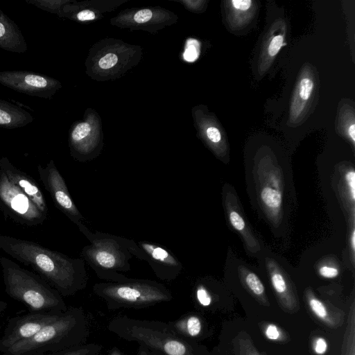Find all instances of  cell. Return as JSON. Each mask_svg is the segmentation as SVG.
<instances>
[{
	"label": "cell",
	"instance_id": "cell-1",
	"mask_svg": "<svg viewBox=\"0 0 355 355\" xmlns=\"http://www.w3.org/2000/svg\"><path fill=\"white\" fill-rule=\"evenodd\" d=\"M0 250L37 271L62 297L75 295L87 284L85 261L35 242L0 234Z\"/></svg>",
	"mask_w": 355,
	"mask_h": 355
},
{
	"label": "cell",
	"instance_id": "cell-2",
	"mask_svg": "<svg viewBox=\"0 0 355 355\" xmlns=\"http://www.w3.org/2000/svg\"><path fill=\"white\" fill-rule=\"evenodd\" d=\"M78 227L90 243L83 248L80 257L101 279L110 282L127 280L128 277L121 272L130 270L132 256L146 260L144 252L133 240L98 231L92 232L83 223Z\"/></svg>",
	"mask_w": 355,
	"mask_h": 355
},
{
	"label": "cell",
	"instance_id": "cell-3",
	"mask_svg": "<svg viewBox=\"0 0 355 355\" xmlns=\"http://www.w3.org/2000/svg\"><path fill=\"white\" fill-rule=\"evenodd\" d=\"M89 335L87 316L81 308L69 306L53 322L28 340L12 346V355H45L85 344Z\"/></svg>",
	"mask_w": 355,
	"mask_h": 355
},
{
	"label": "cell",
	"instance_id": "cell-4",
	"mask_svg": "<svg viewBox=\"0 0 355 355\" xmlns=\"http://www.w3.org/2000/svg\"><path fill=\"white\" fill-rule=\"evenodd\" d=\"M0 264L6 293L30 313H60L67 309L62 296L42 277L5 257H0Z\"/></svg>",
	"mask_w": 355,
	"mask_h": 355
},
{
	"label": "cell",
	"instance_id": "cell-5",
	"mask_svg": "<svg viewBox=\"0 0 355 355\" xmlns=\"http://www.w3.org/2000/svg\"><path fill=\"white\" fill-rule=\"evenodd\" d=\"M107 329L123 340L136 342L162 355H197L195 344L177 334L168 322L118 315L110 321Z\"/></svg>",
	"mask_w": 355,
	"mask_h": 355
},
{
	"label": "cell",
	"instance_id": "cell-6",
	"mask_svg": "<svg viewBox=\"0 0 355 355\" xmlns=\"http://www.w3.org/2000/svg\"><path fill=\"white\" fill-rule=\"evenodd\" d=\"M92 290L110 310L144 309L173 299L171 292L164 284L150 279L128 278L121 282H99Z\"/></svg>",
	"mask_w": 355,
	"mask_h": 355
},
{
	"label": "cell",
	"instance_id": "cell-7",
	"mask_svg": "<svg viewBox=\"0 0 355 355\" xmlns=\"http://www.w3.org/2000/svg\"><path fill=\"white\" fill-rule=\"evenodd\" d=\"M0 207L5 214L21 225L28 226L43 223L46 215L18 187L12 184L0 170Z\"/></svg>",
	"mask_w": 355,
	"mask_h": 355
},
{
	"label": "cell",
	"instance_id": "cell-8",
	"mask_svg": "<svg viewBox=\"0 0 355 355\" xmlns=\"http://www.w3.org/2000/svg\"><path fill=\"white\" fill-rule=\"evenodd\" d=\"M0 84L26 95L50 98L60 87L57 80L28 71H0Z\"/></svg>",
	"mask_w": 355,
	"mask_h": 355
},
{
	"label": "cell",
	"instance_id": "cell-9",
	"mask_svg": "<svg viewBox=\"0 0 355 355\" xmlns=\"http://www.w3.org/2000/svg\"><path fill=\"white\" fill-rule=\"evenodd\" d=\"M60 313L29 312L10 318L0 338V352L7 353L15 345L30 339L46 325L55 320Z\"/></svg>",
	"mask_w": 355,
	"mask_h": 355
},
{
	"label": "cell",
	"instance_id": "cell-10",
	"mask_svg": "<svg viewBox=\"0 0 355 355\" xmlns=\"http://www.w3.org/2000/svg\"><path fill=\"white\" fill-rule=\"evenodd\" d=\"M37 168L40 180L57 208L78 227L83 223L84 217L72 200L66 182L53 160H50L45 167L38 165Z\"/></svg>",
	"mask_w": 355,
	"mask_h": 355
},
{
	"label": "cell",
	"instance_id": "cell-11",
	"mask_svg": "<svg viewBox=\"0 0 355 355\" xmlns=\"http://www.w3.org/2000/svg\"><path fill=\"white\" fill-rule=\"evenodd\" d=\"M146 255V260L159 279L173 281L181 273L183 266L166 248L148 241L137 242Z\"/></svg>",
	"mask_w": 355,
	"mask_h": 355
},
{
	"label": "cell",
	"instance_id": "cell-12",
	"mask_svg": "<svg viewBox=\"0 0 355 355\" xmlns=\"http://www.w3.org/2000/svg\"><path fill=\"white\" fill-rule=\"evenodd\" d=\"M0 170L12 184L22 191L43 214L47 215L48 207L44 196L33 178L15 167L6 157L0 159Z\"/></svg>",
	"mask_w": 355,
	"mask_h": 355
},
{
	"label": "cell",
	"instance_id": "cell-13",
	"mask_svg": "<svg viewBox=\"0 0 355 355\" xmlns=\"http://www.w3.org/2000/svg\"><path fill=\"white\" fill-rule=\"evenodd\" d=\"M225 204L230 224L243 237L245 245L251 252H259L260 250L259 243L251 232L236 202V199L232 194L227 193Z\"/></svg>",
	"mask_w": 355,
	"mask_h": 355
},
{
	"label": "cell",
	"instance_id": "cell-14",
	"mask_svg": "<svg viewBox=\"0 0 355 355\" xmlns=\"http://www.w3.org/2000/svg\"><path fill=\"white\" fill-rule=\"evenodd\" d=\"M0 48L22 53L28 50L25 38L17 24L0 10Z\"/></svg>",
	"mask_w": 355,
	"mask_h": 355
},
{
	"label": "cell",
	"instance_id": "cell-15",
	"mask_svg": "<svg viewBox=\"0 0 355 355\" xmlns=\"http://www.w3.org/2000/svg\"><path fill=\"white\" fill-rule=\"evenodd\" d=\"M33 119L32 114L24 108L0 98L1 128H22L33 122Z\"/></svg>",
	"mask_w": 355,
	"mask_h": 355
},
{
	"label": "cell",
	"instance_id": "cell-16",
	"mask_svg": "<svg viewBox=\"0 0 355 355\" xmlns=\"http://www.w3.org/2000/svg\"><path fill=\"white\" fill-rule=\"evenodd\" d=\"M168 324L177 334L189 340L198 336L202 331V322L196 315H182Z\"/></svg>",
	"mask_w": 355,
	"mask_h": 355
},
{
	"label": "cell",
	"instance_id": "cell-17",
	"mask_svg": "<svg viewBox=\"0 0 355 355\" xmlns=\"http://www.w3.org/2000/svg\"><path fill=\"white\" fill-rule=\"evenodd\" d=\"M103 348L97 343H85L45 355H100Z\"/></svg>",
	"mask_w": 355,
	"mask_h": 355
},
{
	"label": "cell",
	"instance_id": "cell-18",
	"mask_svg": "<svg viewBox=\"0 0 355 355\" xmlns=\"http://www.w3.org/2000/svg\"><path fill=\"white\" fill-rule=\"evenodd\" d=\"M242 271L245 283L248 288L257 295H263L265 292V288L259 277L247 268H243Z\"/></svg>",
	"mask_w": 355,
	"mask_h": 355
},
{
	"label": "cell",
	"instance_id": "cell-19",
	"mask_svg": "<svg viewBox=\"0 0 355 355\" xmlns=\"http://www.w3.org/2000/svg\"><path fill=\"white\" fill-rule=\"evenodd\" d=\"M91 127L87 122H82L77 124L71 132V145L73 147L76 146L89 134Z\"/></svg>",
	"mask_w": 355,
	"mask_h": 355
},
{
	"label": "cell",
	"instance_id": "cell-20",
	"mask_svg": "<svg viewBox=\"0 0 355 355\" xmlns=\"http://www.w3.org/2000/svg\"><path fill=\"white\" fill-rule=\"evenodd\" d=\"M194 295L197 302L202 306L207 307L211 304V295L207 287L202 282H199L196 285Z\"/></svg>",
	"mask_w": 355,
	"mask_h": 355
},
{
	"label": "cell",
	"instance_id": "cell-21",
	"mask_svg": "<svg viewBox=\"0 0 355 355\" xmlns=\"http://www.w3.org/2000/svg\"><path fill=\"white\" fill-rule=\"evenodd\" d=\"M309 306L312 311L320 318L325 319L327 316L326 307L322 302L317 298L311 297L309 300Z\"/></svg>",
	"mask_w": 355,
	"mask_h": 355
},
{
	"label": "cell",
	"instance_id": "cell-22",
	"mask_svg": "<svg viewBox=\"0 0 355 355\" xmlns=\"http://www.w3.org/2000/svg\"><path fill=\"white\" fill-rule=\"evenodd\" d=\"M313 83L307 78H303L300 83V96L303 100H307L313 91Z\"/></svg>",
	"mask_w": 355,
	"mask_h": 355
},
{
	"label": "cell",
	"instance_id": "cell-23",
	"mask_svg": "<svg viewBox=\"0 0 355 355\" xmlns=\"http://www.w3.org/2000/svg\"><path fill=\"white\" fill-rule=\"evenodd\" d=\"M345 179L347 190L349 191V197L354 203L355 200V172L353 169L347 171L345 173Z\"/></svg>",
	"mask_w": 355,
	"mask_h": 355
},
{
	"label": "cell",
	"instance_id": "cell-24",
	"mask_svg": "<svg viewBox=\"0 0 355 355\" xmlns=\"http://www.w3.org/2000/svg\"><path fill=\"white\" fill-rule=\"evenodd\" d=\"M284 37L282 35L274 37L268 46V53L270 56H275L283 46Z\"/></svg>",
	"mask_w": 355,
	"mask_h": 355
},
{
	"label": "cell",
	"instance_id": "cell-25",
	"mask_svg": "<svg viewBox=\"0 0 355 355\" xmlns=\"http://www.w3.org/2000/svg\"><path fill=\"white\" fill-rule=\"evenodd\" d=\"M118 61V58L113 53H108L101 58L98 62L99 67L102 69H107L114 67Z\"/></svg>",
	"mask_w": 355,
	"mask_h": 355
},
{
	"label": "cell",
	"instance_id": "cell-26",
	"mask_svg": "<svg viewBox=\"0 0 355 355\" xmlns=\"http://www.w3.org/2000/svg\"><path fill=\"white\" fill-rule=\"evenodd\" d=\"M319 273L323 277L331 279L337 277L339 271L335 267L324 265L319 268Z\"/></svg>",
	"mask_w": 355,
	"mask_h": 355
},
{
	"label": "cell",
	"instance_id": "cell-27",
	"mask_svg": "<svg viewBox=\"0 0 355 355\" xmlns=\"http://www.w3.org/2000/svg\"><path fill=\"white\" fill-rule=\"evenodd\" d=\"M198 44L197 42L196 44H188V47L184 53V58L187 60L193 61L197 58L198 54Z\"/></svg>",
	"mask_w": 355,
	"mask_h": 355
},
{
	"label": "cell",
	"instance_id": "cell-28",
	"mask_svg": "<svg viewBox=\"0 0 355 355\" xmlns=\"http://www.w3.org/2000/svg\"><path fill=\"white\" fill-rule=\"evenodd\" d=\"M153 13L150 10L143 9L138 11L134 16V19L137 23H144L149 21L152 17Z\"/></svg>",
	"mask_w": 355,
	"mask_h": 355
},
{
	"label": "cell",
	"instance_id": "cell-29",
	"mask_svg": "<svg viewBox=\"0 0 355 355\" xmlns=\"http://www.w3.org/2000/svg\"><path fill=\"white\" fill-rule=\"evenodd\" d=\"M207 135L209 139L214 142L218 143L221 139V135L219 130L215 127H210L207 130Z\"/></svg>",
	"mask_w": 355,
	"mask_h": 355
},
{
	"label": "cell",
	"instance_id": "cell-30",
	"mask_svg": "<svg viewBox=\"0 0 355 355\" xmlns=\"http://www.w3.org/2000/svg\"><path fill=\"white\" fill-rule=\"evenodd\" d=\"M327 344L326 340L322 338H318L314 346V350L318 354H323L326 352Z\"/></svg>",
	"mask_w": 355,
	"mask_h": 355
},
{
	"label": "cell",
	"instance_id": "cell-31",
	"mask_svg": "<svg viewBox=\"0 0 355 355\" xmlns=\"http://www.w3.org/2000/svg\"><path fill=\"white\" fill-rule=\"evenodd\" d=\"M233 6L241 10H246L251 6V0H234L232 1Z\"/></svg>",
	"mask_w": 355,
	"mask_h": 355
},
{
	"label": "cell",
	"instance_id": "cell-32",
	"mask_svg": "<svg viewBox=\"0 0 355 355\" xmlns=\"http://www.w3.org/2000/svg\"><path fill=\"white\" fill-rule=\"evenodd\" d=\"M266 335L270 340H277L279 336V332L276 326L270 324L266 330Z\"/></svg>",
	"mask_w": 355,
	"mask_h": 355
},
{
	"label": "cell",
	"instance_id": "cell-33",
	"mask_svg": "<svg viewBox=\"0 0 355 355\" xmlns=\"http://www.w3.org/2000/svg\"><path fill=\"white\" fill-rule=\"evenodd\" d=\"M76 17L80 21L92 20L95 18V14L91 10H85L79 12Z\"/></svg>",
	"mask_w": 355,
	"mask_h": 355
},
{
	"label": "cell",
	"instance_id": "cell-34",
	"mask_svg": "<svg viewBox=\"0 0 355 355\" xmlns=\"http://www.w3.org/2000/svg\"><path fill=\"white\" fill-rule=\"evenodd\" d=\"M137 355H162L160 353L150 349L144 345H139Z\"/></svg>",
	"mask_w": 355,
	"mask_h": 355
},
{
	"label": "cell",
	"instance_id": "cell-35",
	"mask_svg": "<svg viewBox=\"0 0 355 355\" xmlns=\"http://www.w3.org/2000/svg\"><path fill=\"white\" fill-rule=\"evenodd\" d=\"M349 245H350L352 252V255L354 257V250H355V230H354V227L352 230L351 235L349 236Z\"/></svg>",
	"mask_w": 355,
	"mask_h": 355
},
{
	"label": "cell",
	"instance_id": "cell-36",
	"mask_svg": "<svg viewBox=\"0 0 355 355\" xmlns=\"http://www.w3.org/2000/svg\"><path fill=\"white\" fill-rule=\"evenodd\" d=\"M349 135L351 137L352 140L355 141V125L352 124L349 126Z\"/></svg>",
	"mask_w": 355,
	"mask_h": 355
},
{
	"label": "cell",
	"instance_id": "cell-37",
	"mask_svg": "<svg viewBox=\"0 0 355 355\" xmlns=\"http://www.w3.org/2000/svg\"><path fill=\"white\" fill-rule=\"evenodd\" d=\"M107 355H124L117 347H113Z\"/></svg>",
	"mask_w": 355,
	"mask_h": 355
},
{
	"label": "cell",
	"instance_id": "cell-38",
	"mask_svg": "<svg viewBox=\"0 0 355 355\" xmlns=\"http://www.w3.org/2000/svg\"><path fill=\"white\" fill-rule=\"evenodd\" d=\"M7 307V303L0 300V313L3 312Z\"/></svg>",
	"mask_w": 355,
	"mask_h": 355
},
{
	"label": "cell",
	"instance_id": "cell-39",
	"mask_svg": "<svg viewBox=\"0 0 355 355\" xmlns=\"http://www.w3.org/2000/svg\"><path fill=\"white\" fill-rule=\"evenodd\" d=\"M1 355H12V354H10L9 353H2V354H1Z\"/></svg>",
	"mask_w": 355,
	"mask_h": 355
}]
</instances>
